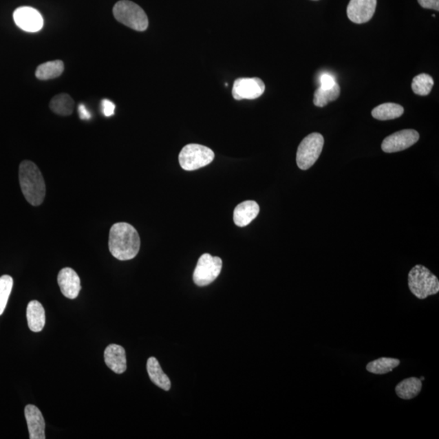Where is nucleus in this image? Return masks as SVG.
Listing matches in <instances>:
<instances>
[{
    "label": "nucleus",
    "instance_id": "obj_31",
    "mask_svg": "<svg viewBox=\"0 0 439 439\" xmlns=\"http://www.w3.org/2000/svg\"><path fill=\"white\" fill-rule=\"evenodd\" d=\"M314 1H317V0H314Z\"/></svg>",
    "mask_w": 439,
    "mask_h": 439
},
{
    "label": "nucleus",
    "instance_id": "obj_24",
    "mask_svg": "<svg viewBox=\"0 0 439 439\" xmlns=\"http://www.w3.org/2000/svg\"><path fill=\"white\" fill-rule=\"evenodd\" d=\"M433 87V80L431 76L427 74H420L413 80L411 89L416 95L427 96L431 93Z\"/></svg>",
    "mask_w": 439,
    "mask_h": 439
},
{
    "label": "nucleus",
    "instance_id": "obj_10",
    "mask_svg": "<svg viewBox=\"0 0 439 439\" xmlns=\"http://www.w3.org/2000/svg\"><path fill=\"white\" fill-rule=\"evenodd\" d=\"M16 25L26 32L35 33L43 27V18L38 10L31 7H21L13 13Z\"/></svg>",
    "mask_w": 439,
    "mask_h": 439
},
{
    "label": "nucleus",
    "instance_id": "obj_22",
    "mask_svg": "<svg viewBox=\"0 0 439 439\" xmlns=\"http://www.w3.org/2000/svg\"><path fill=\"white\" fill-rule=\"evenodd\" d=\"M400 365V361L395 358L382 357L370 362L366 366V370L371 374L383 375L391 373Z\"/></svg>",
    "mask_w": 439,
    "mask_h": 439
},
{
    "label": "nucleus",
    "instance_id": "obj_30",
    "mask_svg": "<svg viewBox=\"0 0 439 439\" xmlns=\"http://www.w3.org/2000/svg\"><path fill=\"white\" fill-rule=\"evenodd\" d=\"M424 380H425V378H424V377H422V378H420V381H422H422H424Z\"/></svg>",
    "mask_w": 439,
    "mask_h": 439
},
{
    "label": "nucleus",
    "instance_id": "obj_8",
    "mask_svg": "<svg viewBox=\"0 0 439 439\" xmlns=\"http://www.w3.org/2000/svg\"><path fill=\"white\" fill-rule=\"evenodd\" d=\"M266 91V85L259 78H242L235 80L232 89L236 100H255Z\"/></svg>",
    "mask_w": 439,
    "mask_h": 439
},
{
    "label": "nucleus",
    "instance_id": "obj_26",
    "mask_svg": "<svg viewBox=\"0 0 439 439\" xmlns=\"http://www.w3.org/2000/svg\"><path fill=\"white\" fill-rule=\"evenodd\" d=\"M336 83L335 78L332 75L329 74H324L321 76L320 78V87L323 89H330L333 87Z\"/></svg>",
    "mask_w": 439,
    "mask_h": 439
},
{
    "label": "nucleus",
    "instance_id": "obj_9",
    "mask_svg": "<svg viewBox=\"0 0 439 439\" xmlns=\"http://www.w3.org/2000/svg\"><path fill=\"white\" fill-rule=\"evenodd\" d=\"M419 138L418 132L414 129H404L385 138L382 143V149L387 153L404 151L418 142Z\"/></svg>",
    "mask_w": 439,
    "mask_h": 439
},
{
    "label": "nucleus",
    "instance_id": "obj_27",
    "mask_svg": "<svg viewBox=\"0 0 439 439\" xmlns=\"http://www.w3.org/2000/svg\"><path fill=\"white\" fill-rule=\"evenodd\" d=\"M116 106L113 102L109 100H104L102 101V111L103 114H105V116H111L115 114Z\"/></svg>",
    "mask_w": 439,
    "mask_h": 439
},
{
    "label": "nucleus",
    "instance_id": "obj_11",
    "mask_svg": "<svg viewBox=\"0 0 439 439\" xmlns=\"http://www.w3.org/2000/svg\"><path fill=\"white\" fill-rule=\"evenodd\" d=\"M377 0H351L347 13L349 20L356 24H364L373 18Z\"/></svg>",
    "mask_w": 439,
    "mask_h": 439
},
{
    "label": "nucleus",
    "instance_id": "obj_17",
    "mask_svg": "<svg viewBox=\"0 0 439 439\" xmlns=\"http://www.w3.org/2000/svg\"><path fill=\"white\" fill-rule=\"evenodd\" d=\"M147 370L152 383L160 388L163 389L164 391H169L170 388H171V382H170L168 376L161 369L160 363L156 360V358H149L147 363Z\"/></svg>",
    "mask_w": 439,
    "mask_h": 439
},
{
    "label": "nucleus",
    "instance_id": "obj_21",
    "mask_svg": "<svg viewBox=\"0 0 439 439\" xmlns=\"http://www.w3.org/2000/svg\"><path fill=\"white\" fill-rule=\"evenodd\" d=\"M49 107L56 114L63 116H69L73 114L74 101L68 94H60L52 98Z\"/></svg>",
    "mask_w": 439,
    "mask_h": 439
},
{
    "label": "nucleus",
    "instance_id": "obj_28",
    "mask_svg": "<svg viewBox=\"0 0 439 439\" xmlns=\"http://www.w3.org/2000/svg\"><path fill=\"white\" fill-rule=\"evenodd\" d=\"M418 1L424 8L439 11V0H418Z\"/></svg>",
    "mask_w": 439,
    "mask_h": 439
},
{
    "label": "nucleus",
    "instance_id": "obj_3",
    "mask_svg": "<svg viewBox=\"0 0 439 439\" xmlns=\"http://www.w3.org/2000/svg\"><path fill=\"white\" fill-rule=\"evenodd\" d=\"M409 288L416 298L425 299L438 293L439 281L427 267L418 264L409 273Z\"/></svg>",
    "mask_w": 439,
    "mask_h": 439
},
{
    "label": "nucleus",
    "instance_id": "obj_15",
    "mask_svg": "<svg viewBox=\"0 0 439 439\" xmlns=\"http://www.w3.org/2000/svg\"><path fill=\"white\" fill-rule=\"evenodd\" d=\"M259 213V204L253 200H246L237 205L234 212V222L237 226H248Z\"/></svg>",
    "mask_w": 439,
    "mask_h": 439
},
{
    "label": "nucleus",
    "instance_id": "obj_19",
    "mask_svg": "<svg viewBox=\"0 0 439 439\" xmlns=\"http://www.w3.org/2000/svg\"><path fill=\"white\" fill-rule=\"evenodd\" d=\"M404 113V107L401 105L394 104V103H386L376 107L372 111V116L379 120H388L400 118Z\"/></svg>",
    "mask_w": 439,
    "mask_h": 439
},
{
    "label": "nucleus",
    "instance_id": "obj_20",
    "mask_svg": "<svg viewBox=\"0 0 439 439\" xmlns=\"http://www.w3.org/2000/svg\"><path fill=\"white\" fill-rule=\"evenodd\" d=\"M65 70L64 63L61 61H53L40 65L36 70V77L39 80H51L59 78Z\"/></svg>",
    "mask_w": 439,
    "mask_h": 439
},
{
    "label": "nucleus",
    "instance_id": "obj_12",
    "mask_svg": "<svg viewBox=\"0 0 439 439\" xmlns=\"http://www.w3.org/2000/svg\"><path fill=\"white\" fill-rule=\"evenodd\" d=\"M57 280L61 292L66 298L74 299L78 297L82 286L80 277L73 268H63L58 275Z\"/></svg>",
    "mask_w": 439,
    "mask_h": 439
},
{
    "label": "nucleus",
    "instance_id": "obj_16",
    "mask_svg": "<svg viewBox=\"0 0 439 439\" xmlns=\"http://www.w3.org/2000/svg\"><path fill=\"white\" fill-rule=\"evenodd\" d=\"M26 317L30 330L36 333L43 330L46 323V317H45V310L42 304L37 300H32L29 303L27 306Z\"/></svg>",
    "mask_w": 439,
    "mask_h": 439
},
{
    "label": "nucleus",
    "instance_id": "obj_13",
    "mask_svg": "<svg viewBox=\"0 0 439 439\" xmlns=\"http://www.w3.org/2000/svg\"><path fill=\"white\" fill-rule=\"evenodd\" d=\"M25 416L28 425L30 439H45V420L37 407L29 405L25 407Z\"/></svg>",
    "mask_w": 439,
    "mask_h": 439
},
{
    "label": "nucleus",
    "instance_id": "obj_5",
    "mask_svg": "<svg viewBox=\"0 0 439 439\" xmlns=\"http://www.w3.org/2000/svg\"><path fill=\"white\" fill-rule=\"evenodd\" d=\"M214 158V152L209 147L192 143L183 147L179 154V164L186 171H194L207 167Z\"/></svg>",
    "mask_w": 439,
    "mask_h": 439
},
{
    "label": "nucleus",
    "instance_id": "obj_29",
    "mask_svg": "<svg viewBox=\"0 0 439 439\" xmlns=\"http://www.w3.org/2000/svg\"><path fill=\"white\" fill-rule=\"evenodd\" d=\"M78 114H79L80 118L82 120H89L92 118V115L91 114H89V111L87 109L86 106H85L83 104L80 105L78 107Z\"/></svg>",
    "mask_w": 439,
    "mask_h": 439
},
{
    "label": "nucleus",
    "instance_id": "obj_25",
    "mask_svg": "<svg viewBox=\"0 0 439 439\" xmlns=\"http://www.w3.org/2000/svg\"><path fill=\"white\" fill-rule=\"evenodd\" d=\"M13 286V279L11 276L0 277V316L6 310L9 297H10Z\"/></svg>",
    "mask_w": 439,
    "mask_h": 439
},
{
    "label": "nucleus",
    "instance_id": "obj_14",
    "mask_svg": "<svg viewBox=\"0 0 439 439\" xmlns=\"http://www.w3.org/2000/svg\"><path fill=\"white\" fill-rule=\"evenodd\" d=\"M105 364L114 373L120 374L127 369V355L120 345L111 344L105 351Z\"/></svg>",
    "mask_w": 439,
    "mask_h": 439
},
{
    "label": "nucleus",
    "instance_id": "obj_4",
    "mask_svg": "<svg viewBox=\"0 0 439 439\" xmlns=\"http://www.w3.org/2000/svg\"><path fill=\"white\" fill-rule=\"evenodd\" d=\"M114 15L120 23L136 31H145L149 27V18L143 9L129 0H120L114 8Z\"/></svg>",
    "mask_w": 439,
    "mask_h": 439
},
{
    "label": "nucleus",
    "instance_id": "obj_6",
    "mask_svg": "<svg viewBox=\"0 0 439 439\" xmlns=\"http://www.w3.org/2000/svg\"><path fill=\"white\" fill-rule=\"evenodd\" d=\"M324 146V138L319 133H312L300 143L297 155L298 167L302 170L310 169L319 158Z\"/></svg>",
    "mask_w": 439,
    "mask_h": 439
},
{
    "label": "nucleus",
    "instance_id": "obj_23",
    "mask_svg": "<svg viewBox=\"0 0 439 439\" xmlns=\"http://www.w3.org/2000/svg\"><path fill=\"white\" fill-rule=\"evenodd\" d=\"M340 96V87L336 83L333 87L330 89H323L318 87L314 93L313 98V104L315 106L322 107L328 105L329 103L335 101Z\"/></svg>",
    "mask_w": 439,
    "mask_h": 439
},
{
    "label": "nucleus",
    "instance_id": "obj_7",
    "mask_svg": "<svg viewBox=\"0 0 439 439\" xmlns=\"http://www.w3.org/2000/svg\"><path fill=\"white\" fill-rule=\"evenodd\" d=\"M222 268V259L205 253L199 259L193 273L195 283L199 286L211 284L221 273Z\"/></svg>",
    "mask_w": 439,
    "mask_h": 439
},
{
    "label": "nucleus",
    "instance_id": "obj_2",
    "mask_svg": "<svg viewBox=\"0 0 439 439\" xmlns=\"http://www.w3.org/2000/svg\"><path fill=\"white\" fill-rule=\"evenodd\" d=\"M19 181L22 193L28 203L39 206L43 203L46 185L41 171L30 160H24L19 167Z\"/></svg>",
    "mask_w": 439,
    "mask_h": 439
},
{
    "label": "nucleus",
    "instance_id": "obj_1",
    "mask_svg": "<svg viewBox=\"0 0 439 439\" xmlns=\"http://www.w3.org/2000/svg\"><path fill=\"white\" fill-rule=\"evenodd\" d=\"M140 237L136 228L128 223L120 222L111 226L109 246L111 255L119 261H129L140 252Z\"/></svg>",
    "mask_w": 439,
    "mask_h": 439
},
{
    "label": "nucleus",
    "instance_id": "obj_18",
    "mask_svg": "<svg viewBox=\"0 0 439 439\" xmlns=\"http://www.w3.org/2000/svg\"><path fill=\"white\" fill-rule=\"evenodd\" d=\"M422 389V382L418 378H409L402 381L396 387L398 397L409 400L418 396Z\"/></svg>",
    "mask_w": 439,
    "mask_h": 439
}]
</instances>
